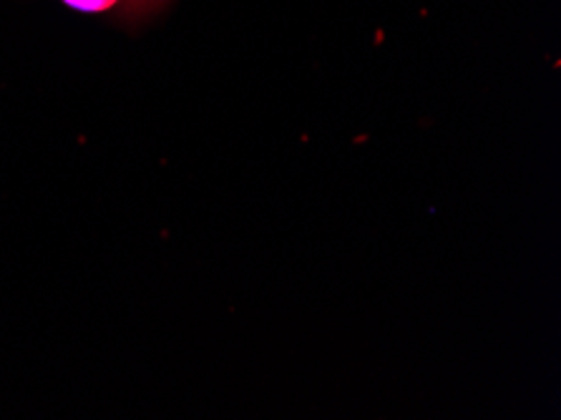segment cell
<instances>
[{"mask_svg": "<svg viewBox=\"0 0 561 420\" xmlns=\"http://www.w3.org/2000/svg\"><path fill=\"white\" fill-rule=\"evenodd\" d=\"M164 3V0H124V5L118 8L122 15H129V19H139V15H149L151 11Z\"/></svg>", "mask_w": 561, "mask_h": 420, "instance_id": "7a4b0ae2", "label": "cell"}, {"mask_svg": "<svg viewBox=\"0 0 561 420\" xmlns=\"http://www.w3.org/2000/svg\"><path fill=\"white\" fill-rule=\"evenodd\" d=\"M64 3L79 13H108L118 11L124 5V0H64Z\"/></svg>", "mask_w": 561, "mask_h": 420, "instance_id": "6da1fadb", "label": "cell"}]
</instances>
